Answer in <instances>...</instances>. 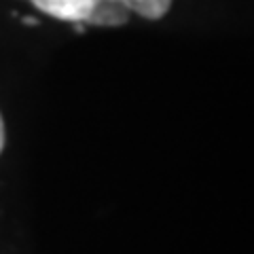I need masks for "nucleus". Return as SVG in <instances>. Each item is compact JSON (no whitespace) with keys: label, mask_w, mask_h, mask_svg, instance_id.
Listing matches in <instances>:
<instances>
[{"label":"nucleus","mask_w":254,"mask_h":254,"mask_svg":"<svg viewBox=\"0 0 254 254\" xmlns=\"http://www.w3.org/2000/svg\"><path fill=\"white\" fill-rule=\"evenodd\" d=\"M30 2L53 19L70 23H89L91 13L100 0H30Z\"/></svg>","instance_id":"nucleus-1"},{"label":"nucleus","mask_w":254,"mask_h":254,"mask_svg":"<svg viewBox=\"0 0 254 254\" xmlns=\"http://www.w3.org/2000/svg\"><path fill=\"white\" fill-rule=\"evenodd\" d=\"M113 2L123 4L127 11L138 13L140 17L150 19V21L165 17L172 6V0H113Z\"/></svg>","instance_id":"nucleus-2"},{"label":"nucleus","mask_w":254,"mask_h":254,"mask_svg":"<svg viewBox=\"0 0 254 254\" xmlns=\"http://www.w3.org/2000/svg\"><path fill=\"white\" fill-rule=\"evenodd\" d=\"M4 138H6V133H4V121H2V115H0V153H2V148H4Z\"/></svg>","instance_id":"nucleus-3"}]
</instances>
